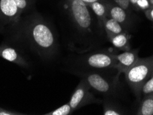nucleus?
Instances as JSON below:
<instances>
[{"instance_id":"nucleus-3","label":"nucleus","mask_w":153,"mask_h":115,"mask_svg":"<svg viewBox=\"0 0 153 115\" xmlns=\"http://www.w3.org/2000/svg\"><path fill=\"white\" fill-rule=\"evenodd\" d=\"M71 19L81 32L88 33L92 26V17L87 4L82 0H67Z\"/></svg>"},{"instance_id":"nucleus-23","label":"nucleus","mask_w":153,"mask_h":115,"mask_svg":"<svg viewBox=\"0 0 153 115\" xmlns=\"http://www.w3.org/2000/svg\"><path fill=\"white\" fill-rule=\"evenodd\" d=\"M129 1H130V2H131L132 4H135L137 3V1H138V0H129Z\"/></svg>"},{"instance_id":"nucleus-12","label":"nucleus","mask_w":153,"mask_h":115,"mask_svg":"<svg viewBox=\"0 0 153 115\" xmlns=\"http://www.w3.org/2000/svg\"><path fill=\"white\" fill-rule=\"evenodd\" d=\"M111 16L112 19L118 22L119 23H122L125 21L126 14L123 8L119 6H115L111 10Z\"/></svg>"},{"instance_id":"nucleus-18","label":"nucleus","mask_w":153,"mask_h":115,"mask_svg":"<svg viewBox=\"0 0 153 115\" xmlns=\"http://www.w3.org/2000/svg\"><path fill=\"white\" fill-rule=\"evenodd\" d=\"M25 114L21 113V112L17 111H13V110H9L5 108L0 107V115H24Z\"/></svg>"},{"instance_id":"nucleus-9","label":"nucleus","mask_w":153,"mask_h":115,"mask_svg":"<svg viewBox=\"0 0 153 115\" xmlns=\"http://www.w3.org/2000/svg\"><path fill=\"white\" fill-rule=\"evenodd\" d=\"M115 57L117 60V64L116 66L122 72H124L128 68L133 65L138 59L137 54L133 52H125L115 56Z\"/></svg>"},{"instance_id":"nucleus-15","label":"nucleus","mask_w":153,"mask_h":115,"mask_svg":"<svg viewBox=\"0 0 153 115\" xmlns=\"http://www.w3.org/2000/svg\"><path fill=\"white\" fill-rule=\"evenodd\" d=\"M22 14L28 10L34 5L36 0H14Z\"/></svg>"},{"instance_id":"nucleus-10","label":"nucleus","mask_w":153,"mask_h":115,"mask_svg":"<svg viewBox=\"0 0 153 115\" xmlns=\"http://www.w3.org/2000/svg\"><path fill=\"white\" fill-rule=\"evenodd\" d=\"M105 28L108 32H110L112 35H117L122 33V28L118 22L113 19H108L105 22Z\"/></svg>"},{"instance_id":"nucleus-19","label":"nucleus","mask_w":153,"mask_h":115,"mask_svg":"<svg viewBox=\"0 0 153 115\" xmlns=\"http://www.w3.org/2000/svg\"><path fill=\"white\" fill-rule=\"evenodd\" d=\"M114 1L116 2V4H117L119 7L123 8V10H126L129 7V0H114Z\"/></svg>"},{"instance_id":"nucleus-1","label":"nucleus","mask_w":153,"mask_h":115,"mask_svg":"<svg viewBox=\"0 0 153 115\" xmlns=\"http://www.w3.org/2000/svg\"><path fill=\"white\" fill-rule=\"evenodd\" d=\"M12 26L13 38L26 45L43 59H49L55 55L57 42L50 26L38 15L19 20Z\"/></svg>"},{"instance_id":"nucleus-7","label":"nucleus","mask_w":153,"mask_h":115,"mask_svg":"<svg viewBox=\"0 0 153 115\" xmlns=\"http://www.w3.org/2000/svg\"><path fill=\"white\" fill-rule=\"evenodd\" d=\"M0 57L22 68H28V62L16 48L6 44L0 46Z\"/></svg>"},{"instance_id":"nucleus-11","label":"nucleus","mask_w":153,"mask_h":115,"mask_svg":"<svg viewBox=\"0 0 153 115\" xmlns=\"http://www.w3.org/2000/svg\"><path fill=\"white\" fill-rule=\"evenodd\" d=\"M139 114L153 115V98L148 97L146 99L141 103Z\"/></svg>"},{"instance_id":"nucleus-21","label":"nucleus","mask_w":153,"mask_h":115,"mask_svg":"<svg viewBox=\"0 0 153 115\" xmlns=\"http://www.w3.org/2000/svg\"><path fill=\"white\" fill-rule=\"evenodd\" d=\"M137 4H138L139 7L142 8H147L148 7V1L147 0H138Z\"/></svg>"},{"instance_id":"nucleus-16","label":"nucleus","mask_w":153,"mask_h":115,"mask_svg":"<svg viewBox=\"0 0 153 115\" xmlns=\"http://www.w3.org/2000/svg\"><path fill=\"white\" fill-rule=\"evenodd\" d=\"M91 6L92 10L94 11V13L97 15L99 17H103L104 16L105 13V8L104 5H103L102 3L99 1L93 2V3L89 4Z\"/></svg>"},{"instance_id":"nucleus-2","label":"nucleus","mask_w":153,"mask_h":115,"mask_svg":"<svg viewBox=\"0 0 153 115\" xmlns=\"http://www.w3.org/2000/svg\"><path fill=\"white\" fill-rule=\"evenodd\" d=\"M152 69V64L149 59H137L133 65L124 71L128 84L137 94L146 83Z\"/></svg>"},{"instance_id":"nucleus-20","label":"nucleus","mask_w":153,"mask_h":115,"mask_svg":"<svg viewBox=\"0 0 153 115\" xmlns=\"http://www.w3.org/2000/svg\"><path fill=\"white\" fill-rule=\"evenodd\" d=\"M103 114L104 115H119L121 114L119 113V112L115 111V110L105 108L104 111H103Z\"/></svg>"},{"instance_id":"nucleus-4","label":"nucleus","mask_w":153,"mask_h":115,"mask_svg":"<svg viewBox=\"0 0 153 115\" xmlns=\"http://www.w3.org/2000/svg\"><path fill=\"white\" fill-rule=\"evenodd\" d=\"M90 88L84 79L79 83L69 101L73 111L94 101V96L89 91Z\"/></svg>"},{"instance_id":"nucleus-17","label":"nucleus","mask_w":153,"mask_h":115,"mask_svg":"<svg viewBox=\"0 0 153 115\" xmlns=\"http://www.w3.org/2000/svg\"><path fill=\"white\" fill-rule=\"evenodd\" d=\"M141 92L144 94H150L153 92V76L146 81V83L141 88Z\"/></svg>"},{"instance_id":"nucleus-14","label":"nucleus","mask_w":153,"mask_h":115,"mask_svg":"<svg viewBox=\"0 0 153 115\" xmlns=\"http://www.w3.org/2000/svg\"><path fill=\"white\" fill-rule=\"evenodd\" d=\"M73 110L69 103L63 105L62 106L58 108L53 111H51L48 113L45 114L46 115H68L73 112Z\"/></svg>"},{"instance_id":"nucleus-13","label":"nucleus","mask_w":153,"mask_h":115,"mask_svg":"<svg viewBox=\"0 0 153 115\" xmlns=\"http://www.w3.org/2000/svg\"><path fill=\"white\" fill-rule=\"evenodd\" d=\"M114 36L111 38L112 44L117 48H123L128 43L127 37L123 34H117L113 35Z\"/></svg>"},{"instance_id":"nucleus-22","label":"nucleus","mask_w":153,"mask_h":115,"mask_svg":"<svg viewBox=\"0 0 153 115\" xmlns=\"http://www.w3.org/2000/svg\"><path fill=\"white\" fill-rule=\"evenodd\" d=\"M83 1L85 2L86 4H91V3H93V2H96V1H98L99 0H82Z\"/></svg>"},{"instance_id":"nucleus-24","label":"nucleus","mask_w":153,"mask_h":115,"mask_svg":"<svg viewBox=\"0 0 153 115\" xmlns=\"http://www.w3.org/2000/svg\"><path fill=\"white\" fill-rule=\"evenodd\" d=\"M151 15V17H152V18L153 19V9H152V11H151V15Z\"/></svg>"},{"instance_id":"nucleus-8","label":"nucleus","mask_w":153,"mask_h":115,"mask_svg":"<svg viewBox=\"0 0 153 115\" xmlns=\"http://www.w3.org/2000/svg\"><path fill=\"white\" fill-rule=\"evenodd\" d=\"M84 79L88 83L90 87L101 93H107L111 91V84L100 74L97 73L88 74Z\"/></svg>"},{"instance_id":"nucleus-5","label":"nucleus","mask_w":153,"mask_h":115,"mask_svg":"<svg viewBox=\"0 0 153 115\" xmlns=\"http://www.w3.org/2000/svg\"><path fill=\"white\" fill-rule=\"evenodd\" d=\"M22 13L14 0H0V21L13 25L21 19Z\"/></svg>"},{"instance_id":"nucleus-6","label":"nucleus","mask_w":153,"mask_h":115,"mask_svg":"<svg viewBox=\"0 0 153 115\" xmlns=\"http://www.w3.org/2000/svg\"><path fill=\"white\" fill-rule=\"evenodd\" d=\"M84 63L88 66L96 69H104L114 67L117 64L115 56L106 53H94L87 56Z\"/></svg>"}]
</instances>
